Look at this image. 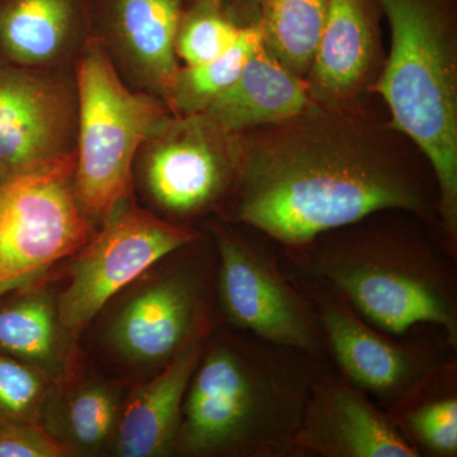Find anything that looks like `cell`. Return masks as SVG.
<instances>
[{"label":"cell","instance_id":"52a82bcc","mask_svg":"<svg viewBox=\"0 0 457 457\" xmlns=\"http://www.w3.org/2000/svg\"><path fill=\"white\" fill-rule=\"evenodd\" d=\"M291 276L311 300L332 368L385 411L457 354L440 328L420 326L405 336L387 335L360 317L333 288Z\"/></svg>","mask_w":457,"mask_h":457},{"label":"cell","instance_id":"cb8c5ba5","mask_svg":"<svg viewBox=\"0 0 457 457\" xmlns=\"http://www.w3.org/2000/svg\"><path fill=\"white\" fill-rule=\"evenodd\" d=\"M120 420L116 390L104 383L78 387L66 399L60 426L64 429V445L69 450H101L112 437Z\"/></svg>","mask_w":457,"mask_h":457},{"label":"cell","instance_id":"7a4b0ae2","mask_svg":"<svg viewBox=\"0 0 457 457\" xmlns=\"http://www.w3.org/2000/svg\"><path fill=\"white\" fill-rule=\"evenodd\" d=\"M279 253L291 275L333 288L387 335L432 326L457 348V252L422 216L383 210Z\"/></svg>","mask_w":457,"mask_h":457},{"label":"cell","instance_id":"7c38bea8","mask_svg":"<svg viewBox=\"0 0 457 457\" xmlns=\"http://www.w3.org/2000/svg\"><path fill=\"white\" fill-rule=\"evenodd\" d=\"M192 245L185 262L147 285L113 319L108 343L123 360L165 366L192 338L218 326L212 308L216 267L204 270Z\"/></svg>","mask_w":457,"mask_h":457},{"label":"cell","instance_id":"5b68a950","mask_svg":"<svg viewBox=\"0 0 457 457\" xmlns=\"http://www.w3.org/2000/svg\"><path fill=\"white\" fill-rule=\"evenodd\" d=\"M75 77L74 194L87 220L101 225L120 204L132 198L137 153L173 112L162 99L125 84L93 37L78 59Z\"/></svg>","mask_w":457,"mask_h":457},{"label":"cell","instance_id":"6da1fadb","mask_svg":"<svg viewBox=\"0 0 457 457\" xmlns=\"http://www.w3.org/2000/svg\"><path fill=\"white\" fill-rule=\"evenodd\" d=\"M371 104L369 96L315 101L284 121L234 135L236 179L220 220L253 228L282 252L383 210L438 227L431 165Z\"/></svg>","mask_w":457,"mask_h":457},{"label":"cell","instance_id":"7402d4cb","mask_svg":"<svg viewBox=\"0 0 457 457\" xmlns=\"http://www.w3.org/2000/svg\"><path fill=\"white\" fill-rule=\"evenodd\" d=\"M263 42L257 18L246 23L236 44L212 62L196 66L180 65L171 86L170 106L174 114L201 113L231 86L246 62Z\"/></svg>","mask_w":457,"mask_h":457},{"label":"cell","instance_id":"ba28073f","mask_svg":"<svg viewBox=\"0 0 457 457\" xmlns=\"http://www.w3.org/2000/svg\"><path fill=\"white\" fill-rule=\"evenodd\" d=\"M75 158L0 182V299L77 254L93 225L74 194Z\"/></svg>","mask_w":457,"mask_h":457},{"label":"cell","instance_id":"44dd1931","mask_svg":"<svg viewBox=\"0 0 457 457\" xmlns=\"http://www.w3.org/2000/svg\"><path fill=\"white\" fill-rule=\"evenodd\" d=\"M326 0H258L263 41L294 73L305 78L317 49Z\"/></svg>","mask_w":457,"mask_h":457},{"label":"cell","instance_id":"484cf974","mask_svg":"<svg viewBox=\"0 0 457 457\" xmlns=\"http://www.w3.org/2000/svg\"><path fill=\"white\" fill-rule=\"evenodd\" d=\"M71 450L38 423H0V457H62Z\"/></svg>","mask_w":457,"mask_h":457},{"label":"cell","instance_id":"8fae6325","mask_svg":"<svg viewBox=\"0 0 457 457\" xmlns=\"http://www.w3.org/2000/svg\"><path fill=\"white\" fill-rule=\"evenodd\" d=\"M75 69L0 59V182L75 158Z\"/></svg>","mask_w":457,"mask_h":457},{"label":"cell","instance_id":"603a6c76","mask_svg":"<svg viewBox=\"0 0 457 457\" xmlns=\"http://www.w3.org/2000/svg\"><path fill=\"white\" fill-rule=\"evenodd\" d=\"M245 25L227 0H187L174 41L176 55L183 66L212 62L236 44Z\"/></svg>","mask_w":457,"mask_h":457},{"label":"cell","instance_id":"9c48e42d","mask_svg":"<svg viewBox=\"0 0 457 457\" xmlns=\"http://www.w3.org/2000/svg\"><path fill=\"white\" fill-rule=\"evenodd\" d=\"M200 231L176 224L123 201L90 237L71 267V278L57 300L60 323L78 336L111 299Z\"/></svg>","mask_w":457,"mask_h":457},{"label":"cell","instance_id":"5bb4252c","mask_svg":"<svg viewBox=\"0 0 457 457\" xmlns=\"http://www.w3.org/2000/svg\"><path fill=\"white\" fill-rule=\"evenodd\" d=\"M294 447L296 457H420L386 411L330 363L312 385Z\"/></svg>","mask_w":457,"mask_h":457},{"label":"cell","instance_id":"ac0fdd59","mask_svg":"<svg viewBox=\"0 0 457 457\" xmlns=\"http://www.w3.org/2000/svg\"><path fill=\"white\" fill-rule=\"evenodd\" d=\"M314 102L305 78L287 68L263 41L236 82L201 113L227 134L237 135L284 121Z\"/></svg>","mask_w":457,"mask_h":457},{"label":"cell","instance_id":"3957f363","mask_svg":"<svg viewBox=\"0 0 457 457\" xmlns=\"http://www.w3.org/2000/svg\"><path fill=\"white\" fill-rule=\"evenodd\" d=\"M328 359L213 327L189 381L176 450L194 457H296L294 442Z\"/></svg>","mask_w":457,"mask_h":457},{"label":"cell","instance_id":"8992f818","mask_svg":"<svg viewBox=\"0 0 457 457\" xmlns=\"http://www.w3.org/2000/svg\"><path fill=\"white\" fill-rule=\"evenodd\" d=\"M216 254V311L227 326L327 359L311 300L286 270L278 246L253 228L206 224Z\"/></svg>","mask_w":457,"mask_h":457},{"label":"cell","instance_id":"d6986e66","mask_svg":"<svg viewBox=\"0 0 457 457\" xmlns=\"http://www.w3.org/2000/svg\"><path fill=\"white\" fill-rule=\"evenodd\" d=\"M386 413L420 457H456L457 357L418 381Z\"/></svg>","mask_w":457,"mask_h":457},{"label":"cell","instance_id":"277c9868","mask_svg":"<svg viewBox=\"0 0 457 457\" xmlns=\"http://www.w3.org/2000/svg\"><path fill=\"white\" fill-rule=\"evenodd\" d=\"M390 33L372 95L427 159L438 227L457 251V0H378Z\"/></svg>","mask_w":457,"mask_h":457},{"label":"cell","instance_id":"30bf717a","mask_svg":"<svg viewBox=\"0 0 457 457\" xmlns=\"http://www.w3.org/2000/svg\"><path fill=\"white\" fill-rule=\"evenodd\" d=\"M137 159L147 196L176 224L222 209L236 179L234 135L204 113L171 114Z\"/></svg>","mask_w":457,"mask_h":457},{"label":"cell","instance_id":"ffe728a7","mask_svg":"<svg viewBox=\"0 0 457 457\" xmlns=\"http://www.w3.org/2000/svg\"><path fill=\"white\" fill-rule=\"evenodd\" d=\"M65 335L56 303L46 294H27L0 308V351L53 381L64 378L68 369Z\"/></svg>","mask_w":457,"mask_h":457},{"label":"cell","instance_id":"e0dca14e","mask_svg":"<svg viewBox=\"0 0 457 457\" xmlns=\"http://www.w3.org/2000/svg\"><path fill=\"white\" fill-rule=\"evenodd\" d=\"M212 329L192 338L163 366V371L131 393L117 425V455L161 457L174 453L186 392Z\"/></svg>","mask_w":457,"mask_h":457},{"label":"cell","instance_id":"2e32d148","mask_svg":"<svg viewBox=\"0 0 457 457\" xmlns=\"http://www.w3.org/2000/svg\"><path fill=\"white\" fill-rule=\"evenodd\" d=\"M89 38V0H0V59L75 69Z\"/></svg>","mask_w":457,"mask_h":457},{"label":"cell","instance_id":"9a60e30c","mask_svg":"<svg viewBox=\"0 0 457 457\" xmlns=\"http://www.w3.org/2000/svg\"><path fill=\"white\" fill-rule=\"evenodd\" d=\"M381 18L378 0H326L305 77L315 101L345 104L372 95L385 57Z\"/></svg>","mask_w":457,"mask_h":457},{"label":"cell","instance_id":"d4e9b609","mask_svg":"<svg viewBox=\"0 0 457 457\" xmlns=\"http://www.w3.org/2000/svg\"><path fill=\"white\" fill-rule=\"evenodd\" d=\"M50 383L40 370L0 352V423H37Z\"/></svg>","mask_w":457,"mask_h":457},{"label":"cell","instance_id":"4fadbf2b","mask_svg":"<svg viewBox=\"0 0 457 457\" xmlns=\"http://www.w3.org/2000/svg\"><path fill=\"white\" fill-rule=\"evenodd\" d=\"M186 2L89 0L90 37L114 71L130 88L167 104L180 68L174 41Z\"/></svg>","mask_w":457,"mask_h":457}]
</instances>
